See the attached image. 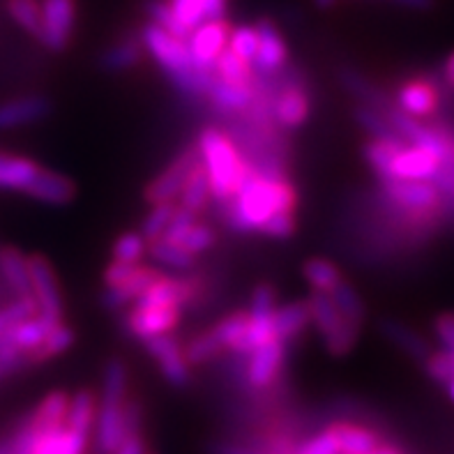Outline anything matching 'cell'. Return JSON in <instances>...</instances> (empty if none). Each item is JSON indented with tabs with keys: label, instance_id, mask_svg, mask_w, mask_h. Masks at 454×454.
<instances>
[{
	"label": "cell",
	"instance_id": "6da1fadb",
	"mask_svg": "<svg viewBox=\"0 0 454 454\" xmlns=\"http://www.w3.org/2000/svg\"><path fill=\"white\" fill-rule=\"evenodd\" d=\"M298 206V194L291 183L275 176L249 171L247 180L226 203V224L238 233L259 231L265 219L275 213L294 210Z\"/></svg>",
	"mask_w": 454,
	"mask_h": 454
},
{
	"label": "cell",
	"instance_id": "7a4b0ae2",
	"mask_svg": "<svg viewBox=\"0 0 454 454\" xmlns=\"http://www.w3.org/2000/svg\"><path fill=\"white\" fill-rule=\"evenodd\" d=\"M199 161L206 171L210 196L217 203H229L240 184L247 180L249 164L240 157L236 144L217 127H206L199 137Z\"/></svg>",
	"mask_w": 454,
	"mask_h": 454
},
{
	"label": "cell",
	"instance_id": "3957f363",
	"mask_svg": "<svg viewBox=\"0 0 454 454\" xmlns=\"http://www.w3.org/2000/svg\"><path fill=\"white\" fill-rule=\"evenodd\" d=\"M138 42L144 46V51L155 58V63L171 76L173 86L178 90H183L184 95H192V98L206 95L207 86L213 83V72H203V69L196 67L190 56V49H187V42L167 33L155 23H148L141 28V40Z\"/></svg>",
	"mask_w": 454,
	"mask_h": 454
},
{
	"label": "cell",
	"instance_id": "277c9868",
	"mask_svg": "<svg viewBox=\"0 0 454 454\" xmlns=\"http://www.w3.org/2000/svg\"><path fill=\"white\" fill-rule=\"evenodd\" d=\"M125 397L127 367L122 360H111L104 369L102 397L98 402V413H95V422H92L95 445H98L99 454H114L129 434L125 420Z\"/></svg>",
	"mask_w": 454,
	"mask_h": 454
},
{
	"label": "cell",
	"instance_id": "5b68a950",
	"mask_svg": "<svg viewBox=\"0 0 454 454\" xmlns=\"http://www.w3.org/2000/svg\"><path fill=\"white\" fill-rule=\"evenodd\" d=\"M307 307H309V323L317 325L323 341L328 346V351L333 356H346V353L351 351L360 328L351 325L341 317L330 294H317L314 291V295L307 300Z\"/></svg>",
	"mask_w": 454,
	"mask_h": 454
},
{
	"label": "cell",
	"instance_id": "8992f818",
	"mask_svg": "<svg viewBox=\"0 0 454 454\" xmlns=\"http://www.w3.org/2000/svg\"><path fill=\"white\" fill-rule=\"evenodd\" d=\"M76 21L74 0H40V35L37 40L49 51H63Z\"/></svg>",
	"mask_w": 454,
	"mask_h": 454
},
{
	"label": "cell",
	"instance_id": "52a82bcc",
	"mask_svg": "<svg viewBox=\"0 0 454 454\" xmlns=\"http://www.w3.org/2000/svg\"><path fill=\"white\" fill-rule=\"evenodd\" d=\"M144 346L148 356L157 363V367H160L161 376L167 379L168 386L178 387V390L190 386V363L184 360L183 346L178 344V340H173L171 334H160V337L145 340Z\"/></svg>",
	"mask_w": 454,
	"mask_h": 454
},
{
	"label": "cell",
	"instance_id": "ba28073f",
	"mask_svg": "<svg viewBox=\"0 0 454 454\" xmlns=\"http://www.w3.org/2000/svg\"><path fill=\"white\" fill-rule=\"evenodd\" d=\"M28 272L30 295H33L35 305H37V314L60 321V317H63V298H60V288H58L53 268L42 256H33V259H28Z\"/></svg>",
	"mask_w": 454,
	"mask_h": 454
},
{
	"label": "cell",
	"instance_id": "9c48e42d",
	"mask_svg": "<svg viewBox=\"0 0 454 454\" xmlns=\"http://www.w3.org/2000/svg\"><path fill=\"white\" fill-rule=\"evenodd\" d=\"M196 164H199V150L190 148L184 150V153H180V155L176 157V160H173L171 164L148 184V187H145V201H148L150 206H153V203L173 201V199L180 194L184 180L190 178L192 168H194Z\"/></svg>",
	"mask_w": 454,
	"mask_h": 454
},
{
	"label": "cell",
	"instance_id": "30bf717a",
	"mask_svg": "<svg viewBox=\"0 0 454 454\" xmlns=\"http://www.w3.org/2000/svg\"><path fill=\"white\" fill-rule=\"evenodd\" d=\"M229 26L224 19L219 21H203L199 28H194L187 37V49L194 60V65L203 72H213V65L217 56L229 44Z\"/></svg>",
	"mask_w": 454,
	"mask_h": 454
},
{
	"label": "cell",
	"instance_id": "8fae6325",
	"mask_svg": "<svg viewBox=\"0 0 454 454\" xmlns=\"http://www.w3.org/2000/svg\"><path fill=\"white\" fill-rule=\"evenodd\" d=\"M192 295H194V286L187 279L160 275L129 307L132 309H161V307L180 309L183 305H187Z\"/></svg>",
	"mask_w": 454,
	"mask_h": 454
},
{
	"label": "cell",
	"instance_id": "7c38bea8",
	"mask_svg": "<svg viewBox=\"0 0 454 454\" xmlns=\"http://www.w3.org/2000/svg\"><path fill=\"white\" fill-rule=\"evenodd\" d=\"M441 168H443L441 160L436 155H432L429 150L415 148V145H403L397 155H395V160H392L387 178L425 180V183H429V180H434L441 173Z\"/></svg>",
	"mask_w": 454,
	"mask_h": 454
},
{
	"label": "cell",
	"instance_id": "4fadbf2b",
	"mask_svg": "<svg viewBox=\"0 0 454 454\" xmlns=\"http://www.w3.org/2000/svg\"><path fill=\"white\" fill-rule=\"evenodd\" d=\"M386 194L392 203L413 213H429L438 206V190L425 180H383Z\"/></svg>",
	"mask_w": 454,
	"mask_h": 454
},
{
	"label": "cell",
	"instance_id": "5bb4252c",
	"mask_svg": "<svg viewBox=\"0 0 454 454\" xmlns=\"http://www.w3.org/2000/svg\"><path fill=\"white\" fill-rule=\"evenodd\" d=\"M254 28L259 35V49H256V58L252 63L254 74H277L286 65V44H284L282 35L275 23L268 19L256 23Z\"/></svg>",
	"mask_w": 454,
	"mask_h": 454
},
{
	"label": "cell",
	"instance_id": "9a60e30c",
	"mask_svg": "<svg viewBox=\"0 0 454 454\" xmlns=\"http://www.w3.org/2000/svg\"><path fill=\"white\" fill-rule=\"evenodd\" d=\"M180 321V309L176 307H161V309H132V314L125 318L127 333L145 341L150 337L168 334Z\"/></svg>",
	"mask_w": 454,
	"mask_h": 454
},
{
	"label": "cell",
	"instance_id": "2e32d148",
	"mask_svg": "<svg viewBox=\"0 0 454 454\" xmlns=\"http://www.w3.org/2000/svg\"><path fill=\"white\" fill-rule=\"evenodd\" d=\"M51 114V102L42 95H26L0 104V129H17L44 121Z\"/></svg>",
	"mask_w": 454,
	"mask_h": 454
},
{
	"label": "cell",
	"instance_id": "e0dca14e",
	"mask_svg": "<svg viewBox=\"0 0 454 454\" xmlns=\"http://www.w3.org/2000/svg\"><path fill=\"white\" fill-rule=\"evenodd\" d=\"M284 341L272 340L268 344L259 346L256 351L249 353L247 363V383L256 390L268 387L277 379L279 369L284 364Z\"/></svg>",
	"mask_w": 454,
	"mask_h": 454
},
{
	"label": "cell",
	"instance_id": "ac0fdd59",
	"mask_svg": "<svg viewBox=\"0 0 454 454\" xmlns=\"http://www.w3.org/2000/svg\"><path fill=\"white\" fill-rule=\"evenodd\" d=\"M26 194H30L35 201L46 203V206H67L76 194L74 183L67 176L53 171H37L30 184L26 187Z\"/></svg>",
	"mask_w": 454,
	"mask_h": 454
},
{
	"label": "cell",
	"instance_id": "d6986e66",
	"mask_svg": "<svg viewBox=\"0 0 454 454\" xmlns=\"http://www.w3.org/2000/svg\"><path fill=\"white\" fill-rule=\"evenodd\" d=\"M160 272L155 268H148V265H137L134 275L127 279L121 286H106L102 294V302L106 309H122V307H129L138 295L144 294L150 284L155 282Z\"/></svg>",
	"mask_w": 454,
	"mask_h": 454
},
{
	"label": "cell",
	"instance_id": "ffe728a7",
	"mask_svg": "<svg viewBox=\"0 0 454 454\" xmlns=\"http://www.w3.org/2000/svg\"><path fill=\"white\" fill-rule=\"evenodd\" d=\"M272 118L284 129H298L309 118V98L300 88H286L272 99Z\"/></svg>",
	"mask_w": 454,
	"mask_h": 454
},
{
	"label": "cell",
	"instance_id": "44dd1931",
	"mask_svg": "<svg viewBox=\"0 0 454 454\" xmlns=\"http://www.w3.org/2000/svg\"><path fill=\"white\" fill-rule=\"evenodd\" d=\"M206 98L222 114H242L254 104L256 90H254V86H233V83H224V81L213 76V83L207 86Z\"/></svg>",
	"mask_w": 454,
	"mask_h": 454
},
{
	"label": "cell",
	"instance_id": "7402d4cb",
	"mask_svg": "<svg viewBox=\"0 0 454 454\" xmlns=\"http://www.w3.org/2000/svg\"><path fill=\"white\" fill-rule=\"evenodd\" d=\"M397 104L402 114L411 115V118H425V115H432L434 109H436L438 95L432 83L415 79L399 88Z\"/></svg>",
	"mask_w": 454,
	"mask_h": 454
},
{
	"label": "cell",
	"instance_id": "603a6c76",
	"mask_svg": "<svg viewBox=\"0 0 454 454\" xmlns=\"http://www.w3.org/2000/svg\"><path fill=\"white\" fill-rule=\"evenodd\" d=\"M37 171H40V167L28 157L0 153V190L26 192Z\"/></svg>",
	"mask_w": 454,
	"mask_h": 454
},
{
	"label": "cell",
	"instance_id": "cb8c5ba5",
	"mask_svg": "<svg viewBox=\"0 0 454 454\" xmlns=\"http://www.w3.org/2000/svg\"><path fill=\"white\" fill-rule=\"evenodd\" d=\"M272 325H275L277 340L286 344L309 325V307L307 302H288V305L277 307Z\"/></svg>",
	"mask_w": 454,
	"mask_h": 454
},
{
	"label": "cell",
	"instance_id": "d4e9b609",
	"mask_svg": "<svg viewBox=\"0 0 454 454\" xmlns=\"http://www.w3.org/2000/svg\"><path fill=\"white\" fill-rule=\"evenodd\" d=\"M330 432H333L334 441H337L340 454H369L380 445L379 436L364 429V427L340 422V425L330 427Z\"/></svg>",
	"mask_w": 454,
	"mask_h": 454
},
{
	"label": "cell",
	"instance_id": "484cf974",
	"mask_svg": "<svg viewBox=\"0 0 454 454\" xmlns=\"http://www.w3.org/2000/svg\"><path fill=\"white\" fill-rule=\"evenodd\" d=\"M0 272L7 286L17 294V298H33L30 295V272H28V259H23L17 249H3L0 252Z\"/></svg>",
	"mask_w": 454,
	"mask_h": 454
},
{
	"label": "cell",
	"instance_id": "4316f807",
	"mask_svg": "<svg viewBox=\"0 0 454 454\" xmlns=\"http://www.w3.org/2000/svg\"><path fill=\"white\" fill-rule=\"evenodd\" d=\"M95 413H98V399L90 390H79L74 397H69L67 415H65V427L74 429V432L92 434V422H95Z\"/></svg>",
	"mask_w": 454,
	"mask_h": 454
},
{
	"label": "cell",
	"instance_id": "83f0119b",
	"mask_svg": "<svg viewBox=\"0 0 454 454\" xmlns=\"http://www.w3.org/2000/svg\"><path fill=\"white\" fill-rule=\"evenodd\" d=\"M213 76L224 81V83H233V86H254V76L256 74H254L252 65L245 63L231 49H224L215 60Z\"/></svg>",
	"mask_w": 454,
	"mask_h": 454
},
{
	"label": "cell",
	"instance_id": "f1b7e54d",
	"mask_svg": "<svg viewBox=\"0 0 454 454\" xmlns=\"http://www.w3.org/2000/svg\"><path fill=\"white\" fill-rule=\"evenodd\" d=\"M180 207L190 210V213L199 215L206 210L207 201H210V184H207L206 171H203L201 161L192 168L190 178L184 180L183 190H180Z\"/></svg>",
	"mask_w": 454,
	"mask_h": 454
},
{
	"label": "cell",
	"instance_id": "f546056e",
	"mask_svg": "<svg viewBox=\"0 0 454 454\" xmlns=\"http://www.w3.org/2000/svg\"><path fill=\"white\" fill-rule=\"evenodd\" d=\"M150 249V259L155 261L157 265H161V268H168V270H178V272H187L194 268V259L196 256H192L190 252H184L180 245H176V242H168L164 240V238H160V240H153L148 242Z\"/></svg>",
	"mask_w": 454,
	"mask_h": 454
},
{
	"label": "cell",
	"instance_id": "4dcf8cb0",
	"mask_svg": "<svg viewBox=\"0 0 454 454\" xmlns=\"http://www.w3.org/2000/svg\"><path fill=\"white\" fill-rule=\"evenodd\" d=\"M403 138H372L367 145H364V160L376 173H379V178H387V173H390V164L395 160L399 150L403 148Z\"/></svg>",
	"mask_w": 454,
	"mask_h": 454
},
{
	"label": "cell",
	"instance_id": "1f68e13d",
	"mask_svg": "<svg viewBox=\"0 0 454 454\" xmlns=\"http://www.w3.org/2000/svg\"><path fill=\"white\" fill-rule=\"evenodd\" d=\"M144 56V46L137 40H122L118 44L109 46L106 51L102 53L99 63L106 72H125V69H132L134 65H138Z\"/></svg>",
	"mask_w": 454,
	"mask_h": 454
},
{
	"label": "cell",
	"instance_id": "d6a6232c",
	"mask_svg": "<svg viewBox=\"0 0 454 454\" xmlns=\"http://www.w3.org/2000/svg\"><path fill=\"white\" fill-rule=\"evenodd\" d=\"M69 397L65 392H51L40 402V406L33 411L30 420L37 429H49V427H65V415H67Z\"/></svg>",
	"mask_w": 454,
	"mask_h": 454
},
{
	"label": "cell",
	"instance_id": "836d02e7",
	"mask_svg": "<svg viewBox=\"0 0 454 454\" xmlns=\"http://www.w3.org/2000/svg\"><path fill=\"white\" fill-rule=\"evenodd\" d=\"M302 272H305V279L317 294H330L337 284L344 279L340 272V268L328 259H309L302 265Z\"/></svg>",
	"mask_w": 454,
	"mask_h": 454
},
{
	"label": "cell",
	"instance_id": "e575fe53",
	"mask_svg": "<svg viewBox=\"0 0 454 454\" xmlns=\"http://www.w3.org/2000/svg\"><path fill=\"white\" fill-rule=\"evenodd\" d=\"M74 330L69 328V325H65V323H58V325H53V328L49 330V334L44 337L40 348L30 356V363H44L49 357L63 356V353H67L69 348L74 346Z\"/></svg>",
	"mask_w": 454,
	"mask_h": 454
},
{
	"label": "cell",
	"instance_id": "d590c367",
	"mask_svg": "<svg viewBox=\"0 0 454 454\" xmlns=\"http://www.w3.org/2000/svg\"><path fill=\"white\" fill-rule=\"evenodd\" d=\"M330 298H333L334 307L340 309V314L346 318V321L351 323V325H356V328H360V325H363L364 305L351 284H346L344 279H341V282L337 284L333 291H330Z\"/></svg>",
	"mask_w": 454,
	"mask_h": 454
},
{
	"label": "cell",
	"instance_id": "8d00e7d4",
	"mask_svg": "<svg viewBox=\"0 0 454 454\" xmlns=\"http://www.w3.org/2000/svg\"><path fill=\"white\" fill-rule=\"evenodd\" d=\"M173 213H176L173 201L153 203L150 213L145 215L144 222H141V231H138V233L145 238V242L160 240V238H164V233H167L168 224H171Z\"/></svg>",
	"mask_w": 454,
	"mask_h": 454
},
{
	"label": "cell",
	"instance_id": "74e56055",
	"mask_svg": "<svg viewBox=\"0 0 454 454\" xmlns=\"http://www.w3.org/2000/svg\"><path fill=\"white\" fill-rule=\"evenodd\" d=\"M247 321L249 318L245 311H233V314H229L226 318H222V321H219L210 333L215 334V340L219 341L222 348L233 351V348L238 346V341L242 340L245 330H247Z\"/></svg>",
	"mask_w": 454,
	"mask_h": 454
},
{
	"label": "cell",
	"instance_id": "f35d334b",
	"mask_svg": "<svg viewBox=\"0 0 454 454\" xmlns=\"http://www.w3.org/2000/svg\"><path fill=\"white\" fill-rule=\"evenodd\" d=\"M145 249H148V242H145V238L141 236V233H137V231H127V233H122V236L114 242V249H111V261L137 265L138 261L145 256Z\"/></svg>",
	"mask_w": 454,
	"mask_h": 454
},
{
	"label": "cell",
	"instance_id": "ab89813d",
	"mask_svg": "<svg viewBox=\"0 0 454 454\" xmlns=\"http://www.w3.org/2000/svg\"><path fill=\"white\" fill-rule=\"evenodd\" d=\"M7 12L19 28L40 35V0H7Z\"/></svg>",
	"mask_w": 454,
	"mask_h": 454
},
{
	"label": "cell",
	"instance_id": "60d3db41",
	"mask_svg": "<svg viewBox=\"0 0 454 454\" xmlns=\"http://www.w3.org/2000/svg\"><path fill=\"white\" fill-rule=\"evenodd\" d=\"M222 351H224V348L219 346V341L215 340L213 333L196 334L194 340H192L190 344L183 348L184 360L190 363V367H199V364L210 363V360H213V357H217Z\"/></svg>",
	"mask_w": 454,
	"mask_h": 454
},
{
	"label": "cell",
	"instance_id": "b9f144b4",
	"mask_svg": "<svg viewBox=\"0 0 454 454\" xmlns=\"http://www.w3.org/2000/svg\"><path fill=\"white\" fill-rule=\"evenodd\" d=\"M226 49L242 58L245 63L252 65L256 58V49H259V35L254 26H238V28L229 30V44Z\"/></svg>",
	"mask_w": 454,
	"mask_h": 454
},
{
	"label": "cell",
	"instance_id": "7bdbcfd3",
	"mask_svg": "<svg viewBox=\"0 0 454 454\" xmlns=\"http://www.w3.org/2000/svg\"><path fill=\"white\" fill-rule=\"evenodd\" d=\"M215 242H217V233H215L210 226L206 224H192L190 229L184 231L183 238H180L176 245L184 249V252H190L192 256H199V254L207 252V249L215 247Z\"/></svg>",
	"mask_w": 454,
	"mask_h": 454
},
{
	"label": "cell",
	"instance_id": "ee69618b",
	"mask_svg": "<svg viewBox=\"0 0 454 454\" xmlns=\"http://www.w3.org/2000/svg\"><path fill=\"white\" fill-rule=\"evenodd\" d=\"M171 7L173 17L178 19V23L184 30L199 28L206 21V3L203 0H167Z\"/></svg>",
	"mask_w": 454,
	"mask_h": 454
},
{
	"label": "cell",
	"instance_id": "f6af8a7d",
	"mask_svg": "<svg viewBox=\"0 0 454 454\" xmlns=\"http://www.w3.org/2000/svg\"><path fill=\"white\" fill-rule=\"evenodd\" d=\"M145 12H148L150 23H155V26L164 28L167 33L176 35V37H180V40L187 42V37H190V30H184L183 26L178 23V19L173 17V12H171V7H168L167 0H150L148 7H145Z\"/></svg>",
	"mask_w": 454,
	"mask_h": 454
},
{
	"label": "cell",
	"instance_id": "bcb514c9",
	"mask_svg": "<svg viewBox=\"0 0 454 454\" xmlns=\"http://www.w3.org/2000/svg\"><path fill=\"white\" fill-rule=\"evenodd\" d=\"M383 333L387 334V340H392L397 346H402L403 351H409L411 356L415 357H422L425 356V344L413 330L403 328L402 323H395V321H386L383 323Z\"/></svg>",
	"mask_w": 454,
	"mask_h": 454
},
{
	"label": "cell",
	"instance_id": "7dc6e473",
	"mask_svg": "<svg viewBox=\"0 0 454 454\" xmlns=\"http://www.w3.org/2000/svg\"><path fill=\"white\" fill-rule=\"evenodd\" d=\"M356 121L372 134V138H402L387 125L386 115H380L374 106H360V109H356Z\"/></svg>",
	"mask_w": 454,
	"mask_h": 454
},
{
	"label": "cell",
	"instance_id": "c3c4849f",
	"mask_svg": "<svg viewBox=\"0 0 454 454\" xmlns=\"http://www.w3.org/2000/svg\"><path fill=\"white\" fill-rule=\"evenodd\" d=\"M261 233L272 240H288L295 233V213L294 210H284V213H275L261 224Z\"/></svg>",
	"mask_w": 454,
	"mask_h": 454
},
{
	"label": "cell",
	"instance_id": "681fc988",
	"mask_svg": "<svg viewBox=\"0 0 454 454\" xmlns=\"http://www.w3.org/2000/svg\"><path fill=\"white\" fill-rule=\"evenodd\" d=\"M35 314H37V305H35L33 298H17L12 305L0 309V333H5L10 325L26 321V318L35 317Z\"/></svg>",
	"mask_w": 454,
	"mask_h": 454
},
{
	"label": "cell",
	"instance_id": "f907efd6",
	"mask_svg": "<svg viewBox=\"0 0 454 454\" xmlns=\"http://www.w3.org/2000/svg\"><path fill=\"white\" fill-rule=\"evenodd\" d=\"M63 432L65 427L40 429L37 438H35V454H60V448H63Z\"/></svg>",
	"mask_w": 454,
	"mask_h": 454
},
{
	"label": "cell",
	"instance_id": "816d5d0a",
	"mask_svg": "<svg viewBox=\"0 0 454 454\" xmlns=\"http://www.w3.org/2000/svg\"><path fill=\"white\" fill-rule=\"evenodd\" d=\"M294 454H340V448H337V441H334L333 432L325 429V432L317 434L314 438L305 441Z\"/></svg>",
	"mask_w": 454,
	"mask_h": 454
},
{
	"label": "cell",
	"instance_id": "f5cc1de1",
	"mask_svg": "<svg viewBox=\"0 0 454 454\" xmlns=\"http://www.w3.org/2000/svg\"><path fill=\"white\" fill-rule=\"evenodd\" d=\"M427 372H429V376H432L434 380H438V383H448L454 376L452 353L443 351L429 357V360H427Z\"/></svg>",
	"mask_w": 454,
	"mask_h": 454
},
{
	"label": "cell",
	"instance_id": "db71d44e",
	"mask_svg": "<svg viewBox=\"0 0 454 454\" xmlns=\"http://www.w3.org/2000/svg\"><path fill=\"white\" fill-rule=\"evenodd\" d=\"M137 265H132V263H118V261H111L109 268L104 270V284H106V286H121V284H125L127 279H129V277L134 275V270H137Z\"/></svg>",
	"mask_w": 454,
	"mask_h": 454
},
{
	"label": "cell",
	"instance_id": "11a10c76",
	"mask_svg": "<svg viewBox=\"0 0 454 454\" xmlns=\"http://www.w3.org/2000/svg\"><path fill=\"white\" fill-rule=\"evenodd\" d=\"M436 337L448 353H454V314H445L436 321Z\"/></svg>",
	"mask_w": 454,
	"mask_h": 454
},
{
	"label": "cell",
	"instance_id": "9f6ffc18",
	"mask_svg": "<svg viewBox=\"0 0 454 454\" xmlns=\"http://www.w3.org/2000/svg\"><path fill=\"white\" fill-rule=\"evenodd\" d=\"M114 454H145V443L144 438H141V434H127L125 441L118 445V450H115Z\"/></svg>",
	"mask_w": 454,
	"mask_h": 454
},
{
	"label": "cell",
	"instance_id": "6f0895ef",
	"mask_svg": "<svg viewBox=\"0 0 454 454\" xmlns=\"http://www.w3.org/2000/svg\"><path fill=\"white\" fill-rule=\"evenodd\" d=\"M206 3V21H219L224 19L226 0H203Z\"/></svg>",
	"mask_w": 454,
	"mask_h": 454
},
{
	"label": "cell",
	"instance_id": "680465c9",
	"mask_svg": "<svg viewBox=\"0 0 454 454\" xmlns=\"http://www.w3.org/2000/svg\"><path fill=\"white\" fill-rule=\"evenodd\" d=\"M26 360H5V357H0V380L7 379V376L17 374V372H21L23 367H26Z\"/></svg>",
	"mask_w": 454,
	"mask_h": 454
},
{
	"label": "cell",
	"instance_id": "91938a15",
	"mask_svg": "<svg viewBox=\"0 0 454 454\" xmlns=\"http://www.w3.org/2000/svg\"><path fill=\"white\" fill-rule=\"evenodd\" d=\"M402 7H409V10H429L434 5V0H392Z\"/></svg>",
	"mask_w": 454,
	"mask_h": 454
},
{
	"label": "cell",
	"instance_id": "94428289",
	"mask_svg": "<svg viewBox=\"0 0 454 454\" xmlns=\"http://www.w3.org/2000/svg\"><path fill=\"white\" fill-rule=\"evenodd\" d=\"M443 76H445V83H448L450 88H454V53H450V58L445 60Z\"/></svg>",
	"mask_w": 454,
	"mask_h": 454
},
{
	"label": "cell",
	"instance_id": "6125c7cd",
	"mask_svg": "<svg viewBox=\"0 0 454 454\" xmlns=\"http://www.w3.org/2000/svg\"><path fill=\"white\" fill-rule=\"evenodd\" d=\"M369 454H403V452L399 448H395V445H379V448L372 450Z\"/></svg>",
	"mask_w": 454,
	"mask_h": 454
},
{
	"label": "cell",
	"instance_id": "be15d7a7",
	"mask_svg": "<svg viewBox=\"0 0 454 454\" xmlns=\"http://www.w3.org/2000/svg\"><path fill=\"white\" fill-rule=\"evenodd\" d=\"M314 3H317V5L321 7V10H328V7H333L334 3H337V0H314Z\"/></svg>",
	"mask_w": 454,
	"mask_h": 454
},
{
	"label": "cell",
	"instance_id": "e7e4bbea",
	"mask_svg": "<svg viewBox=\"0 0 454 454\" xmlns=\"http://www.w3.org/2000/svg\"><path fill=\"white\" fill-rule=\"evenodd\" d=\"M448 390H450V399H452V402H454V376L448 380Z\"/></svg>",
	"mask_w": 454,
	"mask_h": 454
},
{
	"label": "cell",
	"instance_id": "03108f58",
	"mask_svg": "<svg viewBox=\"0 0 454 454\" xmlns=\"http://www.w3.org/2000/svg\"><path fill=\"white\" fill-rule=\"evenodd\" d=\"M0 454H12V448H10V443L0 445Z\"/></svg>",
	"mask_w": 454,
	"mask_h": 454
},
{
	"label": "cell",
	"instance_id": "003e7915",
	"mask_svg": "<svg viewBox=\"0 0 454 454\" xmlns=\"http://www.w3.org/2000/svg\"><path fill=\"white\" fill-rule=\"evenodd\" d=\"M452 357H454V353H452Z\"/></svg>",
	"mask_w": 454,
	"mask_h": 454
}]
</instances>
